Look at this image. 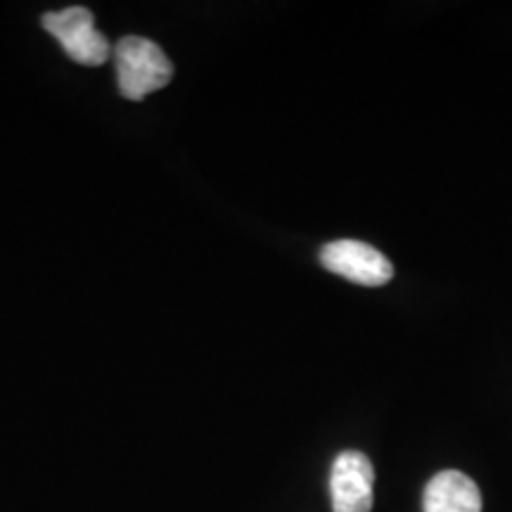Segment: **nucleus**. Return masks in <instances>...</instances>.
Here are the masks:
<instances>
[{"label": "nucleus", "instance_id": "nucleus-1", "mask_svg": "<svg viewBox=\"0 0 512 512\" xmlns=\"http://www.w3.org/2000/svg\"><path fill=\"white\" fill-rule=\"evenodd\" d=\"M117 64L119 91L128 100H143L159 91L174 76V64L157 43L140 36H126L112 50Z\"/></svg>", "mask_w": 512, "mask_h": 512}, {"label": "nucleus", "instance_id": "nucleus-2", "mask_svg": "<svg viewBox=\"0 0 512 512\" xmlns=\"http://www.w3.org/2000/svg\"><path fill=\"white\" fill-rule=\"evenodd\" d=\"M43 29L62 43L64 53L83 67H100L110 60L112 48L107 38L95 29L93 12L86 8H67L48 12L41 19Z\"/></svg>", "mask_w": 512, "mask_h": 512}, {"label": "nucleus", "instance_id": "nucleus-3", "mask_svg": "<svg viewBox=\"0 0 512 512\" xmlns=\"http://www.w3.org/2000/svg\"><path fill=\"white\" fill-rule=\"evenodd\" d=\"M320 264L363 287L387 285L394 275L387 256L358 240H337L325 245L320 249Z\"/></svg>", "mask_w": 512, "mask_h": 512}, {"label": "nucleus", "instance_id": "nucleus-4", "mask_svg": "<svg viewBox=\"0 0 512 512\" xmlns=\"http://www.w3.org/2000/svg\"><path fill=\"white\" fill-rule=\"evenodd\" d=\"M375 470L366 453L344 451L332 463L330 496L332 512H370L373 510Z\"/></svg>", "mask_w": 512, "mask_h": 512}, {"label": "nucleus", "instance_id": "nucleus-5", "mask_svg": "<svg viewBox=\"0 0 512 512\" xmlns=\"http://www.w3.org/2000/svg\"><path fill=\"white\" fill-rule=\"evenodd\" d=\"M425 512H482V494L470 477L458 470H444L430 479L422 494Z\"/></svg>", "mask_w": 512, "mask_h": 512}]
</instances>
